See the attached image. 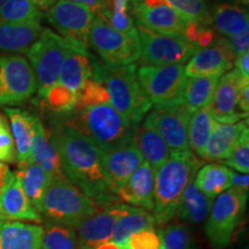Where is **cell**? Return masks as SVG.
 <instances>
[{
    "label": "cell",
    "instance_id": "cell-1",
    "mask_svg": "<svg viewBox=\"0 0 249 249\" xmlns=\"http://www.w3.org/2000/svg\"><path fill=\"white\" fill-rule=\"evenodd\" d=\"M50 138L60 157L65 177L98 207L113 204L117 196L108 189L103 164L104 154L90 140L62 124H54Z\"/></svg>",
    "mask_w": 249,
    "mask_h": 249
},
{
    "label": "cell",
    "instance_id": "cell-2",
    "mask_svg": "<svg viewBox=\"0 0 249 249\" xmlns=\"http://www.w3.org/2000/svg\"><path fill=\"white\" fill-rule=\"evenodd\" d=\"M62 124L90 140L103 154L133 144L136 124L110 103L62 114Z\"/></svg>",
    "mask_w": 249,
    "mask_h": 249
},
{
    "label": "cell",
    "instance_id": "cell-3",
    "mask_svg": "<svg viewBox=\"0 0 249 249\" xmlns=\"http://www.w3.org/2000/svg\"><path fill=\"white\" fill-rule=\"evenodd\" d=\"M201 160L191 150L172 154L156 170L154 216L156 225L163 226L176 217L186 186L201 166Z\"/></svg>",
    "mask_w": 249,
    "mask_h": 249
},
{
    "label": "cell",
    "instance_id": "cell-4",
    "mask_svg": "<svg viewBox=\"0 0 249 249\" xmlns=\"http://www.w3.org/2000/svg\"><path fill=\"white\" fill-rule=\"evenodd\" d=\"M92 79L105 86L110 104L133 124H139L150 111L152 105L140 85L135 64L111 67L96 61Z\"/></svg>",
    "mask_w": 249,
    "mask_h": 249
},
{
    "label": "cell",
    "instance_id": "cell-5",
    "mask_svg": "<svg viewBox=\"0 0 249 249\" xmlns=\"http://www.w3.org/2000/svg\"><path fill=\"white\" fill-rule=\"evenodd\" d=\"M97 211L96 202L67 178H54L46 189L39 213L44 214L51 223L76 229Z\"/></svg>",
    "mask_w": 249,
    "mask_h": 249
},
{
    "label": "cell",
    "instance_id": "cell-6",
    "mask_svg": "<svg viewBox=\"0 0 249 249\" xmlns=\"http://www.w3.org/2000/svg\"><path fill=\"white\" fill-rule=\"evenodd\" d=\"M75 43L77 42L65 38L49 28H43L37 39L27 50L26 53L35 73L38 95L59 83L62 61Z\"/></svg>",
    "mask_w": 249,
    "mask_h": 249
},
{
    "label": "cell",
    "instance_id": "cell-7",
    "mask_svg": "<svg viewBox=\"0 0 249 249\" xmlns=\"http://www.w3.org/2000/svg\"><path fill=\"white\" fill-rule=\"evenodd\" d=\"M136 76L155 108L183 104L187 82L183 65H143L136 70Z\"/></svg>",
    "mask_w": 249,
    "mask_h": 249
},
{
    "label": "cell",
    "instance_id": "cell-8",
    "mask_svg": "<svg viewBox=\"0 0 249 249\" xmlns=\"http://www.w3.org/2000/svg\"><path fill=\"white\" fill-rule=\"evenodd\" d=\"M247 201L248 194L230 188L213 202L205 224V233L214 249L226 248L230 245L245 216Z\"/></svg>",
    "mask_w": 249,
    "mask_h": 249
},
{
    "label": "cell",
    "instance_id": "cell-9",
    "mask_svg": "<svg viewBox=\"0 0 249 249\" xmlns=\"http://www.w3.org/2000/svg\"><path fill=\"white\" fill-rule=\"evenodd\" d=\"M87 44L97 52L103 64L111 67L133 64L140 58L139 38L114 30L101 17H95Z\"/></svg>",
    "mask_w": 249,
    "mask_h": 249
},
{
    "label": "cell",
    "instance_id": "cell-10",
    "mask_svg": "<svg viewBox=\"0 0 249 249\" xmlns=\"http://www.w3.org/2000/svg\"><path fill=\"white\" fill-rule=\"evenodd\" d=\"M37 90L35 73L22 55H0V107H17Z\"/></svg>",
    "mask_w": 249,
    "mask_h": 249
},
{
    "label": "cell",
    "instance_id": "cell-11",
    "mask_svg": "<svg viewBox=\"0 0 249 249\" xmlns=\"http://www.w3.org/2000/svg\"><path fill=\"white\" fill-rule=\"evenodd\" d=\"M136 30L140 58L148 65H183L200 50L179 37L154 33L139 24Z\"/></svg>",
    "mask_w": 249,
    "mask_h": 249
},
{
    "label": "cell",
    "instance_id": "cell-12",
    "mask_svg": "<svg viewBox=\"0 0 249 249\" xmlns=\"http://www.w3.org/2000/svg\"><path fill=\"white\" fill-rule=\"evenodd\" d=\"M192 113L183 104L154 108L145 117L144 124L163 138L171 154H179L189 150L188 124Z\"/></svg>",
    "mask_w": 249,
    "mask_h": 249
},
{
    "label": "cell",
    "instance_id": "cell-13",
    "mask_svg": "<svg viewBox=\"0 0 249 249\" xmlns=\"http://www.w3.org/2000/svg\"><path fill=\"white\" fill-rule=\"evenodd\" d=\"M45 17L59 35L88 46V34L96 17L89 7L68 0H57L46 11Z\"/></svg>",
    "mask_w": 249,
    "mask_h": 249
},
{
    "label": "cell",
    "instance_id": "cell-14",
    "mask_svg": "<svg viewBox=\"0 0 249 249\" xmlns=\"http://www.w3.org/2000/svg\"><path fill=\"white\" fill-rule=\"evenodd\" d=\"M132 208L124 203H113L87 218L76 227L79 249H99L111 242L117 222Z\"/></svg>",
    "mask_w": 249,
    "mask_h": 249
},
{
    "label": "cell",
    "instance_id": "cell-15",
    "mask_svg": "<svg viewBox=\"0 0 249 249\" xmlns=\"http://www.w3.org/2000/svg\"><path fill=\"white\" fill-rule=\"evenodd\" d=\"M247 86H249V79L242 76L236 70L226 71V74L220 77L209 107L216 121L235 124L245 118L247 119L248 114L242 113L238 108L239 95Z\"/></svg>",
    "mask_w": 249,
    "mask_h": 249
},
{
    "label": "cell",
    "instance_id": "cell-16",
    "mask_svg": "<svg viewBox=\"0 0 249 249\" xmlns=\"http://www.w3.org/2000/svg\"><path fill=\"white\" fill-rule=\"evenodd\" d=\"M236 55L229 39L217 37L210 46L200 49L185 67L186 77L222 75L234 67Z\"/></svg>",
    "mask_w": 249,
    "mask_h": 249
},
{
    "label": "cell",
    "instance_id": "cell-17",
    "mask_svg": "<svg viewBox=\"0 0 249 249\" xmlns=\"http://www.w3.org/2000/svg\"><path fill=\"white\" fill-rule=\"evenodd\" d=\"M133 14L139 26L154 33L179 38L183 37L188 22L167 4L148 6L142 2H133Z\"/></svg>",
    "mask_w": 249,
    "mask_h": 249
},
{
    "label": "cell",
    "instance_id": "cell-18",
    "mask_svg": "<svg viewBox=\"0 0 249 249\" xmlns=\"http://www.w3.org/2000/svg\"><path fill=\"white\" fill-rule=\"evenodd\" d=\"M143 160L141 152L134 144L105 152L103 157L104 172L107 177L108 189L113 195L118 196V192L126 183L129 177L141 165Z\"/></svg>",
    "mask_w": 249,
    "mask_h": 249
},
{
    "label": "cell",
    "instance_id": "cell-19",
    "mask_svg": "<svg viewBox=\"0 0 249 249\" xmlns=\"http://www.w3.org/2000/svg\"><path fill=\"white\" fill-rule=\"evenodd\" d=\"M0 213L7 220L42 222V216L33 207L15 172H11L0 191Z\"/></svg>",
    "mask_w": 249,
    "mask_h": 249
},
{
    "label": "cell",
    "instance_id": "cell-20",
    "mask_svg": "<svg viewBox=\"0 0 249 249\" xmlns=\"http://www.w3.org/2000/svg\"><path fill=\"white\" fill-rule=\"evenodd\" d=\"M156 171L143 161L118 192L121 200L147 211L154 210Z\"/></svg>",
    "mask_w": 249,
    "mask_h": 249
},
{
    "label": "cell",
    "instance_id": "cell-21",
    "mask_svg": "<svg viewBox=\"0 0 249 249\" xmlns=\"http://www.w3.org/2000/svg\"><path fill=\"white\" fill-rule=\"evenodd\" d=\"M96 60L89 54L88 48L75 43L62 61L59 83L76 92L87 80L93 77Z\"/></svg>",
    "mask_w": 249,
    "mask_h": 249
},
{
    "label": "cell",
    "instance_id": "cell-22",
    "mask_svg": "<svg viewBox=\"0 0 249 249\" xmlns=\"http://www.w3.org/2000/svg\"><path fill=\"white\" fill-rule=\"evenodd\" d=\"M31 156L36 164H38L46 173L54 178H66L62 171L61 160L50 133L38 117H34V135L31 143Z\"/></svg>",
    "mask_w": 249,
    "mask_h": 249
},
{
    "label": "cell",
    "instance_id": "cell-23",
    "mask_svg": "<svg viewBox=\"0 0 249 249\" xmlns=\"http://www.w3.org/2000/svg\"><path fill=\"white\" fill-rule=\"evenodd\" d=\"M42 240V226L7 219L0 223V249H43Z\"/></svg>",
    "mask_w": 249,
    "mask_h": 249
},
{
    "label": "cell",
    "instance_id": "cell-24",
    "mask_svg": "<svg viewBox=\"0 0 249 249\" xmlns=\"http://www.w3.org/2000/svg\"><path fill=\"white\" fill-rule=\"evenodd\" d=\"M6 116L11 121L12 136H13L15 151H17L18 166L33 163L31 143L34 135V114L17 107H4Z\"/></svg>",
    "mask_w": 249,
    "mask_h": 249
},
{
    "label": "cell",
    "instance_id": "cell-25",
    "mask_svg": "<svg viewBox=\"0 0 249 249\" xmlns=\"http://www.w3.org/2000/svg\"><path fill=\"white\" fill-rule=\"evenodd\" d=\"M246 128H248V118L235 124H217L200 157L207 161L225 160Z\"/></svg>",
    "mask_w": 249,
    "mask_h": 249
},
{
    "label": "cell",
    "instance_id": "cell-26",
    "mask_svg": "<svg viewBox=\"0 0 249 249\" xmlns=\"http://www.w3.org/2000/svg\"><path fill=\"white\" fill-rule=\"evenodd\" d=\"M133 144L141 152L143 160L155 171L171 157V151L163 138L148 124H136Z\"/></svg>",
    "mask_w": 249,
    "mask_h": 249
},
{
    "label": "cell",
    "instance_id": "cell-27",
    "mask_svg": "<svg viewBox=\"0 0 249 249\" xmlns=\"http://www.w3.org/2000/svg\"><path fill=\"white\" fill-rule=\"evenodd\" d=\"M42 30L40 22H0V52H27Z\"/></svg>",
    "mask_w": 249,
    "mask_h": 249
},
{
    "label": "cell",
    "instance_id": "cell-28",
    "mask_svg": "<svg viewBox=\"0 0 249 249\" xmlns=\"http://www.w3.org/2000/svg\"><path fill=\"white\" fill-rule=\"evenodd\" d=\"M213 202V200L205 196L196 187L193 178L182 193L176 216L186 223L201 224L209 216Z\"/></svg>",
    "mask_w": 249,
    "mask_h": 249
},
{
    "label": "cell",
    "instance_id": "cell-29",
    "mask_svg": "<svg viewBox=\"0 0 249 249\" xmlns=\"http://www.w3.org/2000/svg\"><path fill=\"white\" fill-rule=\"evenodd\" d=\"M210 15L211 23H213L214 28L229 38L249 29L247 8L234 2H222L216 5Z\"/></svg>",
    "mask_w": 249,
    "mask_h": 249
},
{
    "label": "cell",
    "instance_id": "cell-30",
    "mask_svg": "<svg viewBox=\"0 0 249 249\" xmlns=\"http://www.w3.org/2000/svg\"><path fill=\"white\" fill-rule=\"evenodd\" d=\"M233 171L226 165L211 163L198 169L194 182L205 196L213 200L231 187Z\"/></svg>",
    "mask_w": 249,
    "mask_h": 249
},
{
    "label": "cell",
    "instance_id": "cell-31",
    "mask_svg": "<svg viewBox=\"0 0 249 249\" xmlns=\"http://www.w3.org/2000/svg\"><path fill=\"white\" fill-rule=\"evenodd\" d=\"M15 173L33 207L39 213L43 197L51 182V177L35 161L18 167V171Z\"/></svg>",
    "mask_w": 249,
    "mask_h": 249
},
{
    "label": "cell",
    "instance_id": "cell-32",
    "mask_svg": "<svg viewBox=\"0 0 249 249\" xmlns=\"http://www.w3.org/2000/svg\"><path fill=\"white\" fill-rule=\"evenodd\" d=\"M155 225L156 222L152 213L141 208L133 207L117 222L111 242L118 247H121L133 234L143 230L154 229Z\"/></svg>",
    "mask_w": 249,
    "mask_h": 249
},
{
    "label": "cell",
    "instance_id": "cell-33",
    "mask_svg": "<svg viewBox=\"0 0 249 249\" xmlns=\"http://www.w3.org/2000/svg\"><path fill=\"white\" fill-rule=\"evenodd\" d=\"M217 124L210 107L193 112L188 124V147L195 156L202 155Z\"/></svg>",
    "mask_w": 249,
    "mask_h": 249
},
{
    "label": "cell",
    "instance_id": "cell-34",
    "mask_svg": "<svg viewBox=\"0 0 249 249\" xmlns=\"http://www.w3.org/2000/svg\"><path fill=\"white\" fill-rule=\"evenodd\" d=\"M220 75H208L187 80L183 91V105L192 112L209 107Z\"/></svg>",
    "mask_w": 249,
    "mask_h": 249
},
{
    "label": "cell",
    "instance_id": "cell-35",
    "mask_svg": "<svg viewBox=\"0 0 249 249\" xmlns=\"http://www.w3.org/2000/svg\"><path fill=\"white\" fill-rule=\"evenodd\" d=\"M43 249H79L76 229L57 223L43 227Z\"/></svg>",
    "mask_w": 249,
    "mask_h": 249
},
{
    "label": "cell",
    "instance_id": "cell-36",
    "mask_svg": "<svg viewBox=\"0 0 249 249\" xmlns=\"http://www.w3.org/2000/svg\"><path fill=\"white\" fill-rule=\"evenodd\" d=\"M42 13L30 0H7L0 9V22H40Z\"/></svg>",
    "mask_w": 249,
    "mask_h": 249
},
{
    "label": "cell",
    "instance_id": "cell-37",
    "mask_svg": "<svg viewBox=\"0 0 249 249\" xmlns=\"http://www.w3.org/2000/svg\"><path fill=\"white\" fill-rule=\"evenodd\" d=\"M38 96L50 110L58 114L70 113L76 107V93L60 83H57Z\"/></svg>",
    "mask_w": 249,
    "mask_h": 249
},
{
    "label": "cell",
    "instance_id": "cell-38",
    "mask_svg": "<svg viewBox=\"0 0 249 249\" xmlns=\"http://www.w3.org/2000/svg\"><path fill=\"white\" fill-rule=\"evenodd\" d=\"M187 21L202 26L211 24V15L205 0H164Z\"/></svg>",
    "mask_w": 249,
    "mask_h": 249
},
{
    "label": "cell",
    "instance_id": "cell-39",
    "mask_svg": "<svg viewBox=\"0 0 249 249\" xmlns=\"http://www.w3.org/2000/svg\"><path fill=\"white\" fill-rule=\"evenodd\" d=\"M76 93V107L74 110L80 111L96 105L110 103V96L105 86L102 82L89 79L87 80Z\"/></svg>",
    "mask_w": 249,
    "mask_h": 249
},
{
    "label": "cell",
    "instance_id": "cell-40",
    "mask_svg": "<svg viewBox=\"0 0 249 249\" xmlns=\"http://www.w3.org/2000/svg\"><path fill=\"white\" fill-rule=\"evenodd\" d=\"M161 249H192V236L182 224H172L160 230Z\"/></svg>",
    "mask_w": 249,
    "mask_h": 249
},
{
    "label": "cell",
    "instance_id": "cell-41",
    "mask_svg": "<svg viewBox=\"0 0 249 249\" xmlns=\"http://www.w3.org/2000/svg\"><path fill=\"white\" fill-rule=\"evenodd\" d=\"M96 17H101L108 26H111L114 30L119 31L121 34L138 39V30L134 24L133 18L127 12H116L108 8V6Z\"/></svg>",
    "mask_w": 249,
    "mask_h": 249
},
{
    "label": "cell",
    "instance_id": "cell-42",
    "mask_svg": "<svg viewBox=\"0 0 249 249\" xmlns=\"http://www.w3.org/2000/svg\"><path fill=\"white\" fill-rule=\"evenodd\" d=\"M224 161L227 167H232L239 173H249V128L242 132L234 149Z\"/></svg>",
    "mask_w": 249,
    "mask_h": 249
},
{
    "label": "cell",
    "instance_id": "cell-43",
    "mask_svg": "<svg viewBox=\"0 0 249 249\" xmlns=\"http://www.w3.org/2000/svg\"><path fill=\"white\" fill-rule=\"evenodd\" d=\"M121 249H161L160 230L148 229L133 234Z\"/></svg>",
    "mask_w": 249,
    "mask_h": 249
},
{
    "label": "cell",
    "instance_id": "cell-44",
    "mask_svg": "<svg viewBox=\"0 0 249 249\" xmlns=\"http://www.w3.org/2000/svg\"><path fill=\"white\" fill-rule=\"evenodd\" d=\"M0 161L14 163L17 161V151L11 128L4 114L0 112Z\"/></svg>",
    "mask_w": 249,
    "mask_h": 249
},
{
    "label": "cell",
    "instance_id": "cell-45",
    "mask_svg": "<svg viewBox=\"0 0 249 249\" xmlns=\"http://www.w3.org/2000/svg\"><path fill=\"white\" fill-rule=\"evenodd\" d=\"M227 39H229L235 55L242 54L244 52H247L249 48V29H246L242 33L236 34Z\"/></svg>",
    "mask_w": 249,
    "mask_h": 249
},
{
    "label": "cell",
    "instance_id": "cell-46",
    "mask_svg": "<svg viewBox=\"0 0 249 249\" xmlns=\"http://www.w3.org/2000/svg\"><path fill=\"white\" fill-rule=\"evenodd\" d=\"M230 188L235 189V191L248 194L249 189V176L244 173L232 172L231 176V187Z\"/></svg>",
    "mask_w": 249,
    "mask_h": 249
},
{
    "label": "cell",
    "instance_id": "cell-47",
    "mask_svg": "<svg viewBox=\"0 0 249 249\" xmlns=\"http://www.w3.org/2000/svg\"><path fill=\"white\" fill-rule=\"evenodd\" d=\"M68 1L87 6L91 9L95 15H98L103 9H105L108 6V0H68Z\"/></svg>",
    "mask_w": 249,
    "mask_h": 249
},
{
    "label": "cell",
    "instance_id": "cell-48",
    "mask_svg": "<svg viewBox=\"0 0 249 249\" xmlns=\"http://www.w3.org/2000/svg\"><path fill=\"white\" fill-rule=\"evenodd\" d=\"M235 70L245 76L246 79H249V52H244L242 54L236 55L234 60Z\"/></svg>",
    "mask_w": 249,
    "mask_h": 249
},
{
    "label": "cell",
    "instance_id": "cell-49",
    "mask_svg": "<svg viewBox=\"0 0 249 249\" xmlns=\"http://www.w3.org/2000/svg\"><path fill=\"white\" fill-rule=\"evenodd\" d=\"M238 108L242 113L248 114L249 111V86L245 87L240 91L238 99Z\"/></svg>",
    "mask_w": 249,
    "mask_h": 249
},
{
    "label": "cell",
    "instance_id": "cell-50",
    "mask_svg": "<svg viewBox=\"0 0 249 249\" xmlns=\"http://www.w3.org/2000/svg\"><path fill=\"white\" fill-rule=\"evenodd\" d=\"M9 174H11V171L8 169V165L6 163H2V161H0V191L4 188Z\"/></svg>",
    "mask_w": 249,
    "mask_h": 249
},
{
    "label": "cell",
    "instance_id": "cell-51",
    "mask_svg": "<svg viewBox=\"0 0 249 249\" xmlns=\"http://www.w3.org/2000/svg\"><path fill=\"white\" fill-rule=\"evenodd\" d=\"M30 1L33 2L36 7H39L44 9V11H48V9L53 5L57 0H30Z\"/></svg>",
    "mask_w": 249,
    "mask_h": 249
},
{
    "label": "cell",
    "instance_id": "cell-52",
    "mask_svg": "<svg viewBox=\"0 0 249 249\" xmlns=\"http://www.w3.org/2000/svg\"><path fill=\"white\" fill-rule=\"evenodd\" d=\"M233 2L236 5H240L242 7H248V4H249V0H232Z\"/></svg>",
    "mask_w": 249,
    "mask_h": 249
},
{
    "label": "cell",
    "instance_id": "cell-53",
    "mask_svg": "<svg viewBox=\"0 0 249 249\" xmlns=\"http://www.w3.org/2000/svg\"><path fill=\"white\" fill-rule=\"evenodd\" d=\"M99 249H121V248H119L118 246H116L114 244H112V242H108V244L102 246V247Z\"/></svg>",
    "mask_w": 249,
    "mask_h": 249
},
{
    "label": "cell",
    "instance_id": "cell-54",
    "mask_svg": "<svg viewBox=\"0 0 249 249\" xmlns=\"http://www.w3.org/2000/svg\"><path fill=\"white\" fill-rule=\"evenodd\" d=\"M6 1H7V0H0V9H1L2 6L6 4Z\"/></svg>",
    "mask_w": 249,
    "mask_h": 249
},
{
    "label": "cell",
    "instance_id": "cell-55",
    "mask_svg": "<svg viewBox=\"0 0 249 249\" xmlns=\"http://www.w3.org/2000/svg\"><path fill=\"white\" fill-rule=\"evenodd\" d=\"M4 220H6V218H5L4 216H2L1 213H0V223H1V222H4Z\"/></svg>",
    "mask_w": 249,
    "mask_h": 249
}]
</instances>
